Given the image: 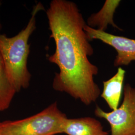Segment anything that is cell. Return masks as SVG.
Returning a JSON list of instances; mask_svg holds the SVG:
<instances>
[{"instance_id": "obj_8", "label": "cell", "mask_w": 135, "mask_h": 135, "mask_svg": "<svg viewBox=\"0 0 135 135\" xmlns=\"http://www.w3.org/2000/svg\"><path fill=\"white\" fill-rule=\"evenodd\" d=\"M120 1L107 0L101 10L96 14H92L87 20L89 27L94 28L96 27L97 30L106 32L108 25H111L114 27L121 30L116 25L113 20L114 14L117 8L120 3Z\"/></svg>"}, {"instance_id": "obj_1", "label": "cell", "mask_w": 135, "mask_h": 135, "mask_svg": "<svg viewBox=\"0 0 135 135\" xmlns=\"http://www.w3.org/2000/svg\"><path fill=\"white\" fill-rule=\"evenodd\" d=\"M50 37L56 45L49 61L57 65L53 87L87 105L96 101L101 91L94 80L98 68L89 57L94 49L84 30L86 25L77 6L66 0H53L46 12Z\"/></svg>"}, {"instance_id": "obj_11", "label": "cell", "mask_w": 135, "mask_h": 135, "mask_svg": "<svg viewBox=\"0 0 135 135\" xmlns=\"http://www.w3.org/2000/svg\"></svg>"}, {"instance_id": "obj_6", "label": "cell", "mask_w": 135, "mask_h": 135, "mask_svg": "<svg viewBox=\"0 0 135 135\" xmlns=\"http://www.w3.org/2000/svg\"><path fill=\"white\" fill-rule=\"evenodd\" d=\"M63 133L68 135H108L100 121L91 117L68 119L65 121Z\"/></svg>"}, {"instance_id": "obj_3", "label": "cell", "mask_w": 135, "mask_h": 135, "mask_svg": "<svg viewBox=\"0 0 135 135\" xmlns=\"http://www.w3.org/2000/svg\"><path fill=\"white\" fill-rule=\"evenodd\" d=\"M56 102L39 113L24 119L0 122V135H56L63 133L67 119Z\"/></svg>"}, {"instance_id": "obj_10", "label": "cell", "mask_w": 135, "mask_h": 135, "mask_svg": "<svg viewBox=\"0 0 135 135\" xmlns=\"http://www.w3.org/2000/svg\"><path fill=\"white\" fill-rule=\"evenodd\" d=\"M1 3L0 2V6H1ZM1 27H2V26H1V22H0V28H1Z\"/></svg>"}, {"instance_id": "obj_7", "label": "cell", "mask_w": 135, "mask_h": 135, "mask_svg": "<svg viewBox=\"0 0 135 135\" xmlns=\"http://www.w3.org/2000/svg\"><path fill=\"white\" fill-rule=\"evenodd\" d=\"M126 71L118 68L116 74L108 80L103 82V90L101 97L112 111L118 109L121 100Z\"/></svg>"}, {"instance_id": "obj_5", "label": "cell", "mask_w": 135, "mask_h": 135, "mask_svg": "<svg viewBox=\"0 0 135 135\" xmlns=\"http://www.w3.org/2000/svg\"><path fill=\"white\" fill-rule=\"evenodd\" d=\"M84 30L90 41L99 40L116 50L117 55L114 63L115 67L128 66L132 61H135V39L114 35L91 28L87 24Z\"/></svg>"}, {"instance_id": "obj_2", "label": "cell", "mask_w": 135, "mask_h": 135, "mask_svg": "<svg viewBox=\"0 0 135 135\" xmlns=\"http://www.w3.org/2000/svg\"><path fill=\"white\" fill-rule=\"evenodd\" d=\"M43 10L44 8L41 3L35 6L28 24L17 35L10 38L0 34V54L17 92L27 88L30 85L31 75L27 66L30 53L28 42L36 28V15Z\"/></svg>"}, {"instance_id": "obj_4", "label": "cell", "mask_w": 135, "mask_h": 135, "mask_svg": "<svg viewBox=\"0 0 135 135\" xmlns=\"http://www.w3.org/2000/svg\"><path fill=\"white\" fill-rule=\"evenodd\" d=\"M121 106L110 112L97 106L96 116L105 119L111 127V135H135V88L127 84L123 88Z\"/></svg>"}, {"instance_id": "obj_9", "label": "cell", "mask_w": 135, "mask_h": 135, "mask_svg": "<svg viewBox=\"0 0 135 135\" xmlns=\"http://www.w3.org/2000/svg\"><path fill=\"white\" fill-rule=\"evenodd\" d=\"M16 92L0 54V111L9 107Z\"/></svg>"}]
</instances>
